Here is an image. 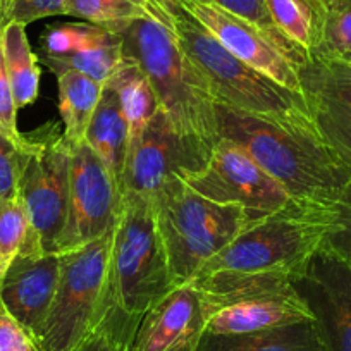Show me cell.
<instances>
[{
  "mask_svg": "<svg viewBox=\"0 0 351 351\" xmlns=\"http://www.w3.org/2000/svg\"><path fill=\"white\" fill-rule=\"evenodd\" d=\"M197 351H326L313 320L250 334H204Z\"/></svg>",
  "mask_w": 351,
  "mask_h": 351,
  "instance_id": "cell-19",
  "label": "cell"
},
{
  "mask_svg": "<svg viewBox=\"0 0 351 351\" xmlns=\"http://www.w3.org/2000/svg\"><path fill=\"white\" fill-rule=\"evenodd\" d=\"M145 14L147 9L141 0H67L66 4V16L109 29Z\"/></svg>",
  "mask_w": 351,
  "mask_h": 351,
  "instance_id": "cell-28",
  "label": "cell"
},
{
  "mask_svg": "<svg viewBox=\"0 0 351 351\" xmlns=\"http://www.w3.org/2000/svg\"><path fill=\"white\" fill-rule=\"evenodd\" d=\"M312 56L351 64V0H324L320 42Z\"/></svg>",
  "mask_w": 351,
  "mask_h": 351,
  "instance_id": "cell-27",
  "label": "cell"
},
{
  "mask_svg": "<svg viewBox=\"0 0 351 351\" xmlns=\"http://www.w3.org/2000/svg\"><path fill=\"white\" fill-rule=\"evenodd\" d=\"M184 181L202 197L217 204L241 207L253 219L296 202L241 145L222 136L215 143L205 167Z\"/></svg>",
  "mask_w": 351,
  "mask_h": 351,
  "instance_id": "cell-10",
  "label": "cell"
},
{
  "mask_svg": "<svg viewBox=\"0 0 351 351\" xmlns=\"http://www.w3.org/2000/svg\"><path fill=\"white\" fill-rule=\"evenodd\" d=\"M150 198L174 286L193 282L208 260L255 221L241 207L202 197L181 178Z\"/></svg>",
  "mask_w": 351,
  "mask_h": 351,
  "instance_id": "cell-6",
  "label": "cell"
},
{
  "mask_svg": "<svg viewBox=\"0 0 351 351\" xmlns=\"http://www.w3.org/2000/svg\"><path fill=\"white\" fill-rule=\"evenodd\" d=\"M181 52L204 77L215 104L276 123L312 121L305 97L291 92L229 52L181 0H145Z\"/></svg>",
  "mask_w": 351,
  "mask_h": 351,
  "instance_id": "cell-2",
  "label": "cell"
},
{
  "mask_svg": "<svg viewBox=\"0 0 351 351\" xmlns=\"http://www.w3.org/2000/svg\"><path fill=\"white\" fill-rule=\"evenodd\" d=\"M5 269H8V262H5L4 256H2V253H0V278L4 276Z\"/></svg>",
  "mask_w": 351,
  "mask_h": 351,
  "instance_id": "cell-36",
  "label": "cell"
},
{
  "mask_svg": "<svg viewBox=\"0 0 351 351\" xmlns=\"http://www.w3.org/2000/svg\"><path fill=\"white\" fill-rule=\"evenodd\" d=\"M300 81L320 136L351 176V69L348 64L310 56Z\"/></svg>",
  "mask_w": 351,
  "mask_h": 351,
  "instance_id": "cell-15",
  "label": "cell"
},
{
  "mask_svg": "<svg viewBox=\"0 0 351 351\" xmlns=\"http://www.w3.org/2000/svg\"><path fill=\"white\" fill-rule=\"evenodd\" d=\"M5 26V21H4V8H2V0H0V32H2V28Z\"/></svg>",
  "mask_w": 351,
  "mask_h": 351,
  "instance_id": "cell-37",
  "label": "cell"
},
{
  "mask_svg": "<svg viewBox=\"0 0 351 351\" xmlns=\"http://www.w3.org/2000/svg\"><path fill=\"white\" fill-rule=\"evenodd\" d=\"M205 326L195 282L174 286L138 319L130 351H197Z\"/></svg>",
  "mask_w": 351,
  "mask_h": 351,
  "instance_id": "cell-16",
  "label": "cell"
},
{
  "mask_svg": "<svg viewBox=\"0 0 351 351\" xmlns=\"http://www.w3.org/2000/svg\"><path fill=\"white\" fill-rule=\"evenodd\" d=\"M83 141L95 152L121 188L130 148V128L121 109L117 93L109 84H104L102 97L88 124Z\"/></svg>",
  "mask_w": 351,
  "mask_h": 351,
  "instance_id": "cell-18",
  "label": "cell"
},
{
  "mask_svg": "<svg viewBox=\"0 0 351 351\" xmlns=\"http://www.w3.org/2000/svg\"><path fill=\"white\" fill-rule=\"evenodd\" d=\"M212 152L183 136L160 109L128 150L121 191L154 197L165 183L205 167Z\"/></svg>",
  "mask_w": 351,
  "mask_h": 351,
  "instance_id": "cell-12",
  "label": "cell"
},
{
  "mask_svg": "<svg viewBox=\"0 0 351 351\" xmlns=\"http://www.w3.org/2000/svg\"><path fill=\"white\" fill-rule=\"evenodd\" d=\"M219 138L241 145L289 197L332 207L351 181L339 158L308 123H276L217 104Z\"/></svg>",
  "mask_w": 351,
  "mask_h": 351,
  "instance_id": "cell-1",
  "label": "cell"
},
{
  "mask_svg": "<svg viewBox=\"0 0 351 351\" xmlns=\"http://www.w3.org/2000/svg\"><path fill=\"white\" fill-rule=\"evenodd\" d=\"M29 152L19 178L18 195L45 253H56L69 204L71 145L57 124L26 134Z\"/></svg>",
  "mask_w": 351,
  "mask_h": 351,
  "instance_id": "cell-9",
  "label": "cell"
},
{
  "mask_svg": "<svg viewBox=\"0 0 351 351\" xmlns=\"http://www.w3.org/2000/svg\"><path fill=\"white\" fill-rule=\"evenodd\" d=\"M119 40L117 33L106 26L92 23H66L49 26L42 35V53L40 56H69L83 50L97 49Z\"/></svg>",
  "mask_w": 351,
  "mask_h": 351,
  "instance_id": "cell-25",
  "label": "cell"
},
{
  "mask_svg": "<svg viewBox=\"0 0 351 351\" xmlns=\"http://www.w3.org/2000/svg\"><path fill=\"white\" fill-rule=\"evenodd\" d=\"M0 133H4L16 143L25 141V134L19 133L18 130V106H16L8 69H5L2 32H0Z\"/></svg>",
  "mask_w": 351,
  "mask_h": 351,
  "instance_id": "cell-34",
  "label": "cell"
},
{
  "mask_svg": "<svg viewBox=\"0 0 351 351\" xmlns=\"http://www.w3.org/2000/svg\"><path fill=\"white\" fill-rule=\"evenodd\" d=\"M172 288L174 282L158 234L152 198L140 193H123L100 317L116 312L138 322Z\"/></svg>",
  "mask_w": 351,
  "mask_h": 351,
  "instance_id": "cell-5",
  "label": "cell"
},
{
  "mask_svg": "<svg viewBox=\"0 0 351 351\" xmlns=\"http://www.w3.org/2000/svg\"><path fill=\"white\" fill-rule=\"evenodd\" d=\"M348 66H350V69H351V64H348Z\"/></svg>",
  "mask_w": 351,
  "mask_h": 351,
  "instance_id": "cell-38",
  "label": "cell"
},
{
  "mask_svg": "<svg viewBox=\"0 0 351 351\" xmlns=\"http://www.w3.org/2000/svg\"><path fill=\"white\" fill-rule=\"evenodd\" d=\"M119 36V35H117ZM123 45L121 38L97 49L83 50L69 56H40V60L49 67L50 73L59 74L62 71H80L93 77L99 83L106 84L110 80L119 64L123 62Z\"/></svg>",
  "mask_w": 351,
  "mask_h": 351,
  "instance_id": "cell-26",
  "label": "cell"
},
{
  "mask_svg": "<svg viewBox=\"0 0 351 351\" xmlns=\"http://www.w3.org/2000/svg\"><path fill=\"white\" fill-rule=\"evenodd\" d=\"M326 246L351 262V181L332 207V226Z\"/></svg>",
  "mask_w": 351,
  "mask_h": 351,
  "instance_id": "cell-32",
  "label": "cell"
},
{
  "mask_svg": "<svg viewBox=\"0 0 351 351\" xmlns=\"http://www.w3.org/2000/svg\"><path fill=\"white\" fill-rule=\"evenodd\" d=\"M67 0H2L4 21L28 26L43 18L66 14Z\"/></svg>",
  "mask_w": 351,
  "mask_h": 351,
  "instance_id": "cell-33",
  "label": "cell"
},
{
  "mask_svg": "<svg viewBox=\"0 0 351 351\" xmlns=\"http://www.w3.org/2000/svg\"><path fill=\"white\" fill-rule=\"evenodd\" d=\"M184 8L238 59L281 86L303 95L302 64L258 26L219 8L212 0H181Z\"/></svg>",
  "mask_w": 351,
  "mask_h": 351,
  "instance_id": "cell-14",
  "label": "cell"
},
{
  "mask_svg": "<svg viewBox=\"0 0 351 351\" xmlns=\"http://www.w3.org/2000/svg\"><path fill=\"white\" fill-rule=\"evenodd\" d=\"M112 236L110 231L88 245L59 253V285L38 337L42 351H73L97 326Z\"/></svg>",
  "mask_w": 351,
  "mask_h": 351,
  "instance_id": "cell-8",
  "label": "cell"
},
{
  "mask_svg": "<svg viewBox=\"0 0 351 351\" xmlns=\"http://www.w3.org/2000/svg\"><path fill=\"white\" fill-rule=\"evenodd\" d=\"M265 5L279 33L308 59L320 42L324 0H265Z\"/></svg>",
  "mask_w": 351,
  "mask_h": 351,
  "instance_id": "cell-23",
  "label": "cell"
},
{
  "mask_svg": "<svg viewBox=\"0 0 351 351\" xmlns=\"http://www.w3.org/2000/svg\"><path fill=\"white\" fill-rule=\"evenodd\" d=\"M0 351H42L36 337L0 302Z\"/></svg>",
  "mask_w": 351,
  "mask_h": 351,
  "instance_id": "cell-35",
  "label": "cell"
},
{
  "mask_svg": "<svg viewBox=\"0 0 351 351\" xmlns=\"http://www.w3.org/2000/svg\"><path fill=\"white\" fill-rule=\"evenodd\" d=\"M141 2H143V4H145V0H141Z\"/></svg>",
  "mask_w": 351,
  "mask_h": 351,
  "instance_id": "cell-39",
  "label": "cell"
},
{
  "mask_svg": "<svg viewBox=\"0 0 351 351\" xmlns=\"http://www.w3.org/2000/svg\"><path fill=\"white\" fill-rule=\"evenodd\" d=\"M2 47L16 106L25 109L40 95V59L29 45L26 26L8 23L2 28Z\"/></svg>",
  "mask_w": 351,
  "mask_h": 351,
  "instance_id": "cell-22",
  "label": "cell"
},
{
  "mask_svg": "<svg viewBox=\"0 0 351 351\" xmlns=\"http://www.w3.org/2000/svg\"><path fill=\"white\" fill-rule=\"evenodd\" d=\"M136 322L121 313H104L93 330L73 351H130Z\"/></svg>",
  "mask_w": 351,
  "mask_h": 351,
  "instance_id": "cell-29",
  "label": "cell"
},
{
  "mask_svg": "<svg viewBox=\"0 0 351 351\" xmlns=\"http://www.w3.org/2000/svg\"><path fill=\"white\" fill-rule=\"evenodd\" d=\"M59 253L18 255L0 278V302L38 341L56 296Z\"/></svg>",
  "mask_w": 351,
  "mask_h": 351,
  "instance_id": "cell-17",
  "label": "cell"
},
{
  "mask_svg": "<svg viewBox=\"0 0 351 351\" xmlns=\"http://www.w3.org/2000/svg\"><path fill=\"white\" fill-rule=\"evenodd\" d=\"M0 253L8 265L18 255L45 253L19 195L0 198Z\"/></svg>",
  "mask_w": 351,
  "mask_h": 351,
  "instance_id": "cell-24",
  "label": "cell"
},
{
  "mask_svg": "<svg viewBox=\"0 0 351 351\" xmlns=\"http://www.w3.org/2000/svg\"><path fill=\"white\" fill-rule=\"evenodd\" d=\"M212 2L217 4L219 8L239 16V18L246 19V21H250L252 25L258 26V28L262 29V32L267 33L274 42H278L289 56L295 57L300 64H303L306 60V57L303 56L302 50L296 49V47L293 45L286 36H282L281 33H279V29L276 28L271 16H269L265 0H212Z\"/></svg>",
  "mask_w": 351,
  "mask_h": 351,
  "instance_id": "cell-30",
  "label": "cell"
},
{
  "mask_svg": "<svg viewBox=\"0 0 351 351\" xmlns=\"http://www.w3.org/2000/svg\"><path fill=\"white\" fill-rule=\"evenodd\" d=\"M293 286L308 306L326 351H351V262L322 245Z\"/></svg>",
  "mask_w": 351,
  "mask_h": 351,
  "instance_id": "cell-13",
  "label": "cell"
},
{
  "mask_svg": "<svg viewBox=\"0 0 351 351\" xmlns=\"http://www.w3.org/2000/svg\"><path fill=\"white\" fill-rule=\"evenodd\" d=\"M123 193L109 169L86 143L71 147L69 204L56 253L69 252L114 231Z\"/></svg>",
  "mask_w": 351,
  "mask_h": 351,
  "instance_id": "cell-11",
  "label": "cell"
},
{
  "mask_svg": "<svg viewBox=\"0 0 351 351\" xmlns=\"http://www.w3.org/2000/svg\"><path fill=\"white\" fill-rule=\"evenodd\" d=\"M193 282L207 317V334H250L313 320L289 279L210 274Z\"/></svg>",
  "mask_w": 351,
  "mask_h": 351,
  "instance_id": "cell-7",
  "label": "cell"
},
{
  "mask_svg": "<svg viewBox=\"0 0 351 351\" xmlns=\"http://www.w3.org/2000/svg\"><path fill=\"white\" fill-rule=\"evenodd\" d=\"M332 207L291 202L255 219L221 253L208 260L198 278L232 274L293 281L326 243L332 226Z\"/></svg>",
  "mask_w": 351,
  "mask_h": 351,
  "instance_id": "cell-4",
  "label": "cell"
},
{
  "mask_svg": "<svg viewBox=\"0 0 351 351\" xmlns=\"http://www.w3.org/2000/svg\"><path fill=\"white\" fill-rule=\"evenodd\" d=\"M29 152V140L25 134L23 143H16L0 133V198L18 197L19 178Z\"/></svg>",
  "mask_w": 351,
  "mask_h": 351,
  "instance_id": "cell-31",
  "label": "cell"
},
{
  "mask_svg": "<svg viewBox=\"0 0 351 351\" xmlns=\"http://www.w3.org/2000/svg\"><path fill=\"white\" fill-rule=\"evenodd\" d=\"M106 84L114 88V92L117 93L121 109H123L128 128H130L131 147L141 136L152 117L160 109L157 95H155L147 74L130 57H123V62L119 64L116 73L110 76Z\"/></svg>",
  "mask_w": 351,
  "mask_h": 351,
  "instance_id": "cell-21",
  "label": "cell"
},
{
  "mask_svg": "<svg viewBox=\"0 0 351 351\" xmlns=\"http://www.w3.org/2000/svg\"><path fill=\"white\" fill-rule=\"evenodd\" d=\"M110 32L119 35L123 56L133 59L147 74L158 107L172 126L183 136L214 150L219 140L217 104L167 26L147 11L141 18L114 26Z\"/></svg>",
  "mask_w": 351,
  "mask_h": 351,
  "instance_id": "cell-3",
  "label": "cell"
},
{
  "mask_svg": "<svg viewBox=\"0 0 351 351\" xmlns=\"http://www.w3.org/2000/svg\"><path fill=\"white\" fill-rule=\"evenodd\" d=\"M56 77L62 133L67 143L74 147L83 143L88 124L102 97L104 84L80 71H62Z\"/></svg>",
  "mask_w": 351,
  "mask_h": 351,
  "instance_id": "cell-20",
  "label": "cell"
}]
</instances>
